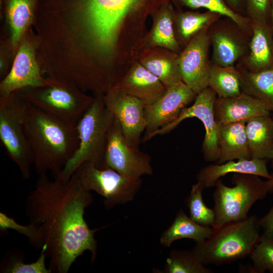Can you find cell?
<instances>
[{"label": "cell", "instance_id": "cell-1", "mask_svg": "<svg viewBox=\"0 0 273 273\" xmlns=\"http://www.w3.org/2000/svg\"><path fill=\"white\" fill-rule=\"evenodd\" d=\"M90 191L83 189L74 174L67 181L39 176L27 196L25 212L30 223L41 229L51 272L67 273L77 258L89 251L93 262L97 256L95 234L84 218L93 202Z\"/></svg>", "mask_w": 273, "mask_h": 273}, {"label": "cell", "instance_id": "cell-2", "mask_svg": "<svg viewBox=\"0 0 273 273\" xmlns=\"http://www.w3.org/2000/svg\"><path fill=\"white\" fill-rule=\"evenodd\" d=\"M21 121L39 176L57 178L77 150V126L69 125L20 98Z\"/></svg>", "mask_w": 273, "mask_h": 273}, {"label": "cell", "instance_id": "cell-3", "mask_svg": "<svg viewBox=\"0 0 273 273\" xmlns=\"http://www.w3.org/2000/svg\"><path fill=\"white\" fill-rule=\"evenodd\" d=\"M255 215L213 228L204 241L196 243L192 252L203 265L229 263L249 256L261 235Z\"/></svg>", "mask_w": 273, "mask_h": 273}, {"label": "cell", "instance_id": "cell-4", "mask_svg": "<svg viewBox=\"0 0 273 273\" xmlns=\"http://www.w3.org/2000/svg\"><path fill=\"white\" fill-rule=\"evenodd\" d=\"M114 118L106 106L103 97L97 96L77 125L78 148L56 178L67 181L76 168L86 161L91 162L98 168H105L108 135Z\"/></svg>", "mask_w": 273, "mask_h": 273}, {"label": "cell", "instance_id": "cell-5", "mask_svg": "<svg viewBox=\"0 0 273 273\" xmlns=\"http://www.w3.org/2000/svg\"><path fill=\"white\" fill-rule=\"evenodd\" d=\"M260 176L244 173H234L233 187L226 186L220 179L216 183L213 193L215 219L212 228L243 219L253 204L264 199L269 193L266 180Z\"/></svg>", "mask_w": 273, "mask_h": 273}, {"label": "cell", "instance_id": "cell-6", "mask_svg": "<svg viewBox=\"0 0 273 273\" xmlns=\"http://www.w3.org/2000/svg\"><path fill=\"white\" fill-rule=\"evenodd\" d=\"M47 81L38 90L21 95L24 101L72 126H77L95 98L84 96L68 86Z\"/></svg>", "mask_w": 273, "mask_h": 273}, {"label": "cell", "instance_id": "cell-7", "mask_svg": "<svg viewBox=\"0 0 273 273\" xmlns=\"http://www.w3.org/2000/svg\"><path fill=\"white\" fill-rule=\"evenodd\" d=\"M73 174L83 189L103 197L108 209L132 201L142 184L141 179H129L114 169L100 168L88 161L81 163Z\"/></svg>", "mask_w": 273, "mask_h": 273}, {"label": "cell", "instance_id": "cell-8", "mask_svg": "<svg viewBox=\"0 0 273 273\" xmlns=\"http://www.w3.org/2000/svg\"><path fill=\"white\" fill-rule=\"evenodd\" d=\"M13 93L1 99L0 139L22 178L28 179L33 165V157L21 121L20 98L14 97Z\"/></svg>", "mask_w": 273, "mask_h": 273}, {"label": "cell", "instance_id": "cell-9", "mask_svg": "<svg viewBox=\"0 0 273 273\" xmlns=\"http://www.w3.org/2000/svg\"><path fill=\"white\" fill-rule=\"evenodd\" d=\"M140 0H88L87 15L96 43L102 50L112 49L123 21Z\"/></svg>", "mask_w": 273, "mask_h": 273}, {"label": "cell", "instance_id": "cell-10", "mask_svg": "<svg viewBox=\"0 0 273 273\" xmlns=\"http://www.w3.org/2000/svg\"><path fill=\"white\" fill-rule=\"evenodd\" d=\"M151 162V157L147 153L127 142L120 124L115 118L109 130L105 168L114 169L129 179L139 180L144 175L153 174Z\"/></svg>", "mask_w": 273, "mask_h": 273}, {"label": "cell", "instance_id": "cell-11", "mask_svg": "<svg viewBox=\"0 0 273 273\" xmlns=\"http://www.w3.org/2000/svg\"><path fill=\"white\" fill-rule=\"evenodd\" d=\"M216 98L215 92L207 87L196 96L192 106L184 108L176 120L158 130L155 135L168 133L185 119L196 117L202 122L205 129L202 144L204 157L207 161H216L219 155V125L216 121L214 109Z\"/></svg>", "mask_w": 273, "mask_h": 273}, {"label": "cell", "instance_id": "cell-12", "mask_svg": "<svg viewBox=\"0 0 273 273\" xmlns=\"http://www.w3.org/2000/svg\"><path fill=\"white\" fill-rule=\"evenodd\" d=\"M197 95L183 81L168 87L165 94L154 104L144 107L147 122L143 141L155 136L161 128L173 122L181 111Z\"/></svg>", "mask_w": 273, "mask_h": 273}, {"label": "cell", "instance_id": "cell-13", "mask_svg": "<svg viewBox=\"0 0 273 273\" xmlns=\"http://www.w3.org/2000/svg\"><path fill=\"white\" fill-rule=\"evenodd\" d=\"M207 29H204L193 37L177 58L183 81L197 95L208 87L210 65Z\"/></svg>", "mask_w": 273, "mask_h": 273}, {"label": "cell", "instance_id": "cell-14", "mask_svg": "<svg viewBox=\"0 0 273 273\" xmlns=\"http://www.w3.org/2000/svg\"><path fill=\"white\" fill-rule=\"evenodd\" d=\"M103 99L106 106L119 121L127 142L138 147L147 126L144 105L115 87L110 89Z\"/></svg>", "mask_w": 273, "mask_h": 273}, {"label": "cell", "instance_id": "cell-15", "mask_svg": "<svg viewBox=\"0 0 273 273\" xmlns=\"http://www.w3.org/2000/svg\"><path fill=\"white\" fill-rule=\"evenodd\" d=\"M114 87L137 99L145 107L155 103L167 89L158 78L141 63L134 64Z\"/></svg>", "mask_w": 273, "mask_h": 273}, {"label": "cell", "instance_id": "cell-16", "mask_svg": "<svg viewBox=\"0 0 273 273\" xmlns=\"http://www.w3.org/2000/svg\"><path fill=\"white\" fill-rule=\"evenodd\" d=\"M214 109L219 125L246 122L254 117L269 115L271 113L263 102L245 93L230 98L217 97Z\"/></svg>", "mask_w": 273, "mask_h": 273}, {"label": "cell", "instance_id": "cell-17", "mask_svg": "<svg viewBox=\"0 0 273 273\" xmlns=\"http://www.w3.org/2000/svg\"><path fill=\"white\" fill-rule=\"evenodd\" d=\"M46 82L40 76L31 47L24 43L11 71L1 83L2 97L9 96L24 87L43 85Z\"/></svg>", "mask_w": 273, "mask_h": 273}, {"label": "cell", "instance_id": "cell-18", "mask_svg": "<svg viewBox=\"0 0 273 273\" xmlns=\"http://www.w3.org/2000/svg\"><path fill=\"white\" fill-rule=\"evenodd\" d=\"M267 160L258 159L230 160L221 164H211L202 168L197 175V181L204 188L214 186L217 181L229 173H244L257 175L269 179Z\"/></svg>", "mask_w": 273, "mask_h": 273}, {"label": "cell", "instance_id": "cell-19", "mask_svg": "<svg viewBox=\"0 0 273 273\" xmlns=\"http://www.w3.org/2000/svg\"><path fill=\"white\" fill-rule=\"evenodd\" d=\"M245 124L246 121H240L219 125V155L216 164L251 159Z\"/></svg>", "mask_w": 273, "mask_h": 273}, {"label": "cell", "instance_id": "cell-20", "mask_svg": "<svg viewBox=\"0 0 273 273\" xmlns=\"http://www.w3.org/2000/svg\"><path fill=\"white\" fill-rule=\"evenodd\" d=\"M246 131L251 159L273 158V118L260 116L246 122Z\"/></svg>", "mask_w": 273, "mask_h": 273}, {"label": "cell", "instance_id": "cell-21", "mask_svg": "<svg viewBox=\"0 0 273 273\" xmlns=\"http://www.w3.org/2000/svg\"><path fill=\"white\" fill-rule=\"evenodd\" d=\"M252 37L247 65L250 72H258L273 67V41L266 24L253 21Z\"/></svg>", "mask_w": 273, "mask_h": 273}, {"label": "cell", "instance_id": "cell-22", "mask_svg": "<svg viewBox=\"0 0 273 273\" xmlns=\"http://www.w3.org/2000/svg\"><path fill=\"white\" fill-rule=\"evenodd\" d=\"M177 58L178 55L170 51L154 50L146 54L140 63L167 88L183 81Z\"/></svg>", "mask_w": 273, "mask_h": 273}, {"label": "cell", "instance_id": "cell-23", "mask_svg": "<svg viewBox=\"0 0 273 273\" xmlns=\"http://www.w3.org/2000/svg\"><path fill=\"white\" fill-rule=\"evenodd\" d=\"M213 228L198 224L180 209L176 214L171 225L162 234L160 242L168 247L177 240L189 239L196 243H201L209 237Z\"/></svg>", "mask_w": 273, "mask_h": 273}, {"label": "cell", "instance_id": "cell-24", "mask_svg": "<svg viewBox=\"0 0 273 273\" xmlns=\"http://www.w3.org/2000/svg\"><path fill=\"white\" fill-rule=\"evenodd\" d=\"M174 18L172 10L168 6L163 7L158 12L148 37V42L152 47L163 48L174 53L179 50Z\"/></svg>", "mask_w": 273, "mask_h": 273}, {"label": "cell", "instance_id": "cell-25", "mask_svg": "<svg viewBox=\"0 0 273 273\" xmlns=\"http://www.w3.org/2000/svg\"><path fill=\"white\" fill-rule=\"evenodd\" d=\"M208 87L215 92L218 98L239 95L243 93L241 73L233 66H210Z\"/></svg>", "mask_w": 273, "mask_h": 273}, {"label": "cell", "instance_id": "cell-26", "mask_svg": "<svg viewBox=\"0 0 273 273\" xmlns=\"http://www.w3.org/2000/svg\"><path fill=\"white\" fill-rule=\"evenodd\" d=\"M241 73L243 92L263 102L273 113V67Z\"/></svg>", "mask_w": 273, "mask_h": 273}, {"label": "cell", "instance_id": "cell-27", "mask_svg": "<svg viewBox=\"0 0 273 273\" xmlns=\"http://www.w3.org/2000/svg\"><path fill=\"white\" fill-rule=\"evenodd\" d=\"M213 59L215 65L233 66L244 53L243 44L236 37L226 31L214 32L211 36Z\"/></svg>", "mask_w": 273, "mask_h": 273}, {"label": "cell", "instance_id": "cell-28", "mask_svg": "<svg viewBox=\"0 0 273 273\" xmlns=\"http://www.w3.org/2000/svg\"><path fill=\"white\" fill-rule=\"evenodd\" d=\"M220 16L209 11L204 13L181 12L174 18L177 36L182 41L189 42L202 30L208 28Z\"/></svg>", "mask_w": 273, "mask_h": 273}, {"label": "cell", "instance_id": "cell-29", "mask_svg": "<svg viewBox=\"0 0 273 273\" xmlns=\"http://www.w3.org/2000/svg\"><path fill=\"white\" fill-rule=\"evenodd\" d=\"M166 273H211L197 258L192 251L172 250L166 260Z\"/></svg>", "mask_w": 273, "mask_h": 273}, {"label": "cell", "instance_id": "cell-30", "mask_svg": "<svg viewBox=\"0 0 273 273\" xmlns=\"http://www.w3.org/2000/svg\"><path fill=\"white\" fill-rule=\"evenodd\" d=\"M204 187L199 182L193 185L186 203L190 217L199 224L212 227L215 219L213 209L209 208L204 203L202 193Z\"/></svg>", "mask_w": 273, "mask_h": 273}, {"label": "cell", "instance_id": "cell-31", "mask_svg": "<svg viewBox=\"0 0 273 273\" xmlns=\"http://www.w3.org/2000/svg\"><path fill=\"white\" fill-rule=\"evenodd\" d=\"M252 261L249 271L253 273H273V234L263 232L249 255Z\"/></svg>", "mask_w": 273, "mask_h": 273}, {"label": "cell", "instance_id": "cell-32", "mask_svg": "<svg viewBox=\"0 0 273 273\" xmlns=\"http://www.w3.org/2000/svg\"><path fill=\"white\" fill-rule=\"evenodd\" d=\"M44 245L38 258L34 262H25L22 256L9 254L1 263V272L4 273H52L46 264L47 255Z\"/></svg>", "mask_w": 273, "mask_h": 273}, {"label": "cell", "instance_id": "cell-33", "mask_svg": "<svg viewBox=\"0 0 273 273\" xmlns=\"http://www.w3.org/2000/svg\"><path fill=\"white\" fill-rule=\"evenodd\" d=\"M8 16L12 28V40L15 44L31 21L32 9L30 1L11 0Z\"/></svg>", "mask_w": 273, "mask_h": 273}, {"label": "cell", "instance_id": "cell-34", "mask_svg": "<svg viewBox=\"0 0 273 273\" xmlns=\"http://www.w3.org/2000/svg\"><path fill=\"white\" fill-rule=\"evenodd\" d=\"M184 6L192 9L205 8L208 11L224 16L241 28L247 25L246 19L232 9L224 0H178Z\"/></svg>", "mask_w": 273, "mask_h": 273}, {"label": "cell", "instance_id": "cell-35", "mask_svg": "<svg viewBox=\"0 0 273 273\" xmlns=\"http://www.w3.org/2000/svg\"><path fill=\"white\" fill-rule=\"evenodd\" d=\"M8 230H14L25 236L34 247L41 249L44 244L43 236L38 225L32 223L28 225L21 224L13 218L1 211L0 230L5 232Z\"/></svg>", "mask_w": 273, "mask_h": 273}, {"label": "cell", "instance_id": "cell-36", "mask_svg": "<svg viewBox=\"0 0 273 273\" xmlns=\"http://www.w3.org/2000/svg\"><path fill=\"white\" fill-rule=\"evenodd\" d=\"M246 11L253 21L265 24L271 0H245Z\"/></svg>", "mask_w": 273, "mask_h": 273}, {"label": "cell", "instance_id": "cell-37", "mask_svg": "<svg viewBox=\"0 0 273 273\" xmlns=\"http://www.w3.org/2000/svg\"><path fill=\"white\" fill-rule=\"evenodd\" d=\"M259 222L264 232L273 234V207L267 214L259 219Z\"/></svg>", "mask_w": 273, "mask_h": 273}, {"label": "cell", "instance_id": "cell-38", "mask_svg": "<svg viewBox=\"0 0 273 273\" xmlns=\"http://www.w3.org/2000/svg\"><path fill=\"white\" fill-rule=\"evenodd\" d=\"M234 11H242L245 6V0H224Z\"/></svg>", "mask_w": 273, "mask_h": 273}, {"label": "cell", "instance_id": "cell-39", "mask_svg": "<svg viewBox=\"0 0 273 273\" xmlns=\"http://www.w3.org/2000/svg\"><path fill=\"white\" fill-rule=\"evenodd\" d=\"M271 176L270 179L266 180L267 185L269 190V193H273V173L271 174Z\"/></svg>", "mask_w": 273, "mask_h": 273}, {"label": "cell", "instance_id": "cell-40", "mask_svg": "<svg viewBox=\"0 0 273 273\" xmlns=\"http://www.w3.org/2000/svg\"><path fill=\"white\" fill-rule=\"evenodd\" d=\"M270 14L271 18L272 28V31H273V0H271V1Z\"/></svg>", "mask_w": 273, "mask_h": 273}, {"label": "cell", "instance_id": "cell-41", "mask_svg": "<svg viewBox=\"0 0 273 273\" xmlns=\"http://www.w3.org/2000/svg\"><path fill=\"white\" fill-rule=\"evenodd\" d=\"M271 161H272V168H273V158H272V159L271 160Z\"/></svg>", "mask_w": 273, "mask_h": 273}]
</instances>
